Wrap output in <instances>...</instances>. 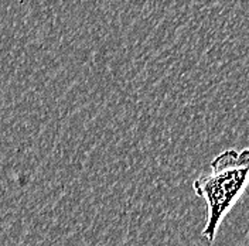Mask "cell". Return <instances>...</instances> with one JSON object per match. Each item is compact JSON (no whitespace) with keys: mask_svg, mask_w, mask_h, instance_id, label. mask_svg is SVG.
Returning a JSON list of instances; mask_svg holds the SVG:
<instances>
[{"mask_svg":"<svg viewBox=\"0 0 249 246\" xmlns=\"http://www.w3.org/2000/svg\"><path fill=\"white\" fill-rule=\"evenodd\" d=\"M249 184V147L230 149L211 161V171L198 177L193 188L207 204V222L202 236L213 244L224 218L230 214Z\"/></svg>","mask_w":249,"mask_h":246,"instance_id":"1","label":"cell"}]
</instances>
